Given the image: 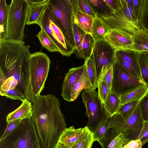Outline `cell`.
I'll use <instances>...</instances> for the list:
<instances>
[{
    "label": "cell",
    "mask_w": 148,
    "mask_h": 148,
    "mask_svg": "<svg viewBox=\"0 0 148 148\" xmlns=\"http://www.w3.org/2000/svg\"><path fill=\"white\" fill-rule=\"evenodd\" d=\"M148 92V86L143 85L133 91L123 94L120 97V105L131 101L140 100Z\"/></svg>",
    "instance_id": "603a6c76"
},
{
    "label": "cell",
    "mask_w": 148,
    "mask_h": 148,
    "mask_svg": "<svg viewBox=\"0 0 148 148\" xmlns=\"http://www.w3.org/2000/svg\"><path fill=\"white\" fill-rule=\"evenodd\" d=\"M115 62L126 73L134 77L141 79L133 68L123 59L116 51L115 56Z\"/></svg>",
    "instance_id": "d6a6232c"
},
{
    "label": "cell",
    "mask_w": 148,
    "mask_h": 148,
    "mask_svg": "<svg viewBox=\"0 0 148 148\" xmlns=\"http://www.w3.org/2000/svg\"><path fill=\"white\" fill-rule=\"evenodd\" d=\"M115 12L121 9L122 7L121 0H105Z\"/></svg>",
    "instance_id": "7dc6e473"
},
{
    "label": "cell",
    "mask_w": 148,
    "mask_h": 148,
    "mask_svg": "<svg viewBox=\"0 0 148 148\" xmlns=\"http://www.w3.org/2000/svg\"><path fill=\"white\" fill-rule=\"evenodd\" d=\"M87 0L98 17H108L113 15L115 12L114 10L105 0Z\"/></svg>",
    "instance_id": "ffe728a7"
},
{
    "label": "cell",
    "mask_w": 148,
    "mask_h": 148,
    "mask_svg": "<svg viewBox=\"0 0 148 148\" xmlns=\"http://www.w3.org/2000/svg\"><path fill=\"white\" fill-rule=\"evenodd\" d=\"M143 146L140 139L131 140L123 148H142Z\"/></svg>",
    "instance_id": "c3c4849f"
},
{
    "label": "cell",
    "mask_w": 148,
    "mask_h": 148,
    "mask_svg": "<svg viewBox=\"0 0 148 148\" xmlns=\"http://www.w3.org/2000/svg\"><path fill=\"white\" fill-rule=\"evenodd\" d=\"M73 11V21L87 33L90 34L93 18L82 12L79 8L77 0H71Z\"/></svg>",
    "instance_id": "9a60e30c"
},
{
    "label": "cell",
    "mask_w": 148,
    "mask_h": 148,
    "mask_svg": "<svg viewBox=\"0 0 148 148\" xmlns=\"http://www.w3.org/2000/svg\"><path fill=\"white\" fill-rule=\"evenodd\" d=\"M86 70V64L70 69L65 74L62 86L61 96L65 101L71 102L73 87Z\"/></svg>",
    "instance_id": "5bb4252c"
},
{
    "label": "cell",
    "mask_w": 148,
    "mask_h": 148,
    "mask_svg": "<svg viewBox=\"0 0 148 148\" xmlns=\"http://www.w3.org/2000/svg\"><path fill=\"white\" fill-rule=\"evenodd\" d=\"M98 96L103 104L110 93L106 83L101 80L98 81Z\"/></svg>",
    "instance_id": "74e56055"
},
{
    "label": "cell",
    "mask_w": 148,
    "mask_h": 148,
    "mask_svg": "<svg viewBox=\"0 0 148 148\" xmlns=\"http://www.w3.org/2000/svg\"></svg>",
    "instance_id": "f5cc1de1"
},
{
    "label": "cell",
    "mask_w": 148,
    "mask_h": 148,
    "mask_svg": "<svg viewBox=\"0 0 148 148\" xmlns=\"http://www.w3.org/2000/svg\"><path fill=\"white\" fill-rule=\"evenodd\" d=\"M140 108L143 118L145 121H148V92L141 99Z\"/></svg>",
    "instance_id": "ee69618b"
},
{
    "label": "cell",
    "mask_w": 148,
    "mask_h": 148,
    "mask_svg": "<svg viewBox=\"0 0 148 148\" xmlns=\"http://www.w3.org/2000/svg\"><path fill=\"white\" fill-rule=\"evenodd\" d=\"M81 96L82 102L86 108L85 115L88 118L86 126L93 133L103 121L108 119L103 104L96 89L91 87L84 89Z\"/></svg>",
    "instance_id": "ba28073f"
},
{
    "label": "cell",
    "mask_w": 148,
    "mask_h": 148,
    "mask_svg": "<svg viewBox=\"0 0 148 148\" xmlns=\"http://www.w3.org/2000/svg\"><path fill=\"white\" fill-rule=\"evenodd\" d=\"M29 4L27 0H12L8 5L4 37L3 39L23 40Z\"/></svg>",
    "instance_id": "277c9868"
},
{
    "label": "cell",
    "mask_w": 148,
    "mask_h": 148,
    "mask_svg": "<svg viewBox=\"0 0 148 148\" xmlns=\"http://www.w3.org/2000/svg\"><path fill=\"white\" fill-rule=\"evenodd\" d=\"M29 4H38L43 3L47 0H27Z\"/></svg>",
    "instance_id": "681fc988"
},
{
    "label": "cell",
    "mask_w": 148,
    "mask_h": 148,
    "mask_svg": "<svg viewBox=\"0 0 148 148\" xmlns=\"http://www.w3.org/2000/svg\"><path fill=\"white\" fill-rule=\"evenodd\" d=\"M31 119L34 124L41 148H55L66 128L59 99L49 94L35 97L32 102Z\"/></svg>",
    "instance_id": "6da1fadb"
},
{
    "label": "cell",
    "mask_w": 148,
    "mask_h": 148,
    "mask_svg": "<svg viewBox=\"0 0 148 148\" xmlns=\"http://www.w3.org/2000/svg\"><path fill=\"white\" fill-rule=\"evenodd\" d=\"M0 94L12 99L18 100L21 101L26 99L24 93L16 87L8 91L0 90Z\"/></svg>",
    "instance_id": "d590c367"
},
{
    "label": "cell",
    "mask_w": 148,
    "mask_h": 148,
    "mask_svg": "<svg viewBox=\"0 0 148 148\" xmlns=\"http://www.w3.org/2000/svg\"><path fill=\"white\" fill-rule=\"evenodd\" d=\"M131 140L126 138L123 134L121 133L113 139L107 148H123Z\"/></svg>",
    "instance_id": "8d00e7d4"
},
{
    "label": "cell",
    "mask_w": 148,
    "mask_h": 148,
    "mask_svg": "<svg viewBox=\"0 0 148 148\" xmlns=\"http://www.w3.org/2000/svg\"><path fill=\"white\" fill-rule=\"evenodd\" d=\"M134 43L130 50L138 53L148 51V32L142 29L134 35Z\"/></svg>",
    "instance_id": "44dd1931"
},
{
    "label": "cell",
    "mask_w": 148,
    "mask_h": 148,
    "mask_svg": "<svg viewBox=\"0 0 148 148\" xmlns=\"http://www.w3.org/2000/svg\"><path fill=\"white\" fill-rule=\"evenodd\" d=\"M143 1V0H133V1L132 14L134 19L138 23Z\"/></svg>",
    "instance_id": "b9f144b4"
},
{
    "label": "cell",
    "mask_w": 148,
    "mask_h": 148,
    "mask_svg": "<svg viewBox=\"0 0 148 148\" xmlns=\"http://www.w3.org/2000/svg\"><path fill=\"white\" fill-rule=\"evenodd\" d=\"M140 102L131 116L126 121H125L123 134L126 139H137L143 128L145 121L141 113Z\"/></svg>",
    "instance_id": "4fadbf2b"
},
{
    "label": "cell",
    "mask_w": 148,
    "mask_h": 148,
    "mask_svg": "<svg viewBox=\"0 0 148 148\" xmlns=\"http://www.w3.org/2000/svg\"><path fill=\"white\" fill-rule=\"evenodd\" d=\"M0 148H41L32 119L23 120L12 133L0 141Z\"/></svg>",
    "instance_id": "5b68a950"
},
{
    "label": "cell",
    "mask_w": 148,
    "mask_h": 148,
    "mask_svg": "<svg viewBox=\"0 0 148 148\" xmlns=\"http://www.w3.org/2000/svg\"><path fill=\"white\" fill-rule=\"evenodd\" d=\"M140 100L134 101L120 105L116 113L120 115L124 121H126L132 114Z\"/></svg>",
    "instance_id": "f546056e"
},
{
    "label": "cell",
    "mask_w": 148,
    "mask_h": 148,
    "mask_svg": "<svg viewBox=\"0 0 148 148\" xmlns=\"http://www.w3.org/2000/svg\"><path fill=\"white\" fill-rule=\"evenodd\" d=\"M139 139L142 145L148 142V121H145L143 128L137 139Z\"/></svg>",
    "instance_id": "bcb514c9"
},
{
    "label": "cell",
    "mask_w": 148,
    "mask_h": 148,
    "mask_svg": "<svg viewBox=\"0 0 148 148\" xmlns=\"http://www.w3.org/2000/svg\"><path fill=\"white\" fill-rule=\"evenodd\" d=\"M7 78L1 70H0V87L1 86Z\"/></svg>",
    "instance_id": "f907efd6"
},
{
    "label": "cell",
    "mask_w": 148,
    "mask_h": 148,
    "mask_svg": "<svg viewBox=\"0 0 148 148\" xmlns=\"http://www.w3.org/2000/svg\"><path fill=\"white\" fill-rule=\"evenodd\" d=\"M36 24L46 33L63 56L69 57L74 53L75 49L66 40L48 4Z\"/></svg>",
    "instance_id": "8992f818"
},
{
    "label": "cell",
    "mask_w": 148,
    "mask_h": 148,
    "mask_svg": "<svg viewBox=\"0 0 148 148\" xmlns=\"http://www.w3.org/2000/svg\"><path fill=\"white\" fill-rule=\"evenodd\" d=\"M22 101L21 104L18 107L8 114L6 118L7 122L18 119L23 120L31 119L33 112L31 103L26 99Z\"/></svg>",
    "instance_id": "2e32d148"
},
{
    "label": "cell",
    "mask_w": 148,
    "mask_h": 148,
    "mask_svg": "<svg viewBox=\"0 0 148 148\" xmlns=\"http://www.w3.org/2000/svg\"><path fill=\"white\" fill-rule=\"evenodd\" d=\"M73 28L76 48L83 40L87 33L74 21L73 22Z\"/></svg>",
    "instance_id": "ab89813d"
},
{
    "label": "cell",
    "mask_w": 148,
    "mask_h": 148,
    "mask_svg": "<svg viewBox=\"0 0 148 148\" xmlns=\"http://www.w3.org/2000/svg\"><path fill=\"white\" fill-rule=\"evenodd\" d=\"M138 62L142 79L148 86V51L138 53Z\"/></svg>",
    "instance_id": "83f0119b"
},
{
    "label": "cell",
    "mask_w": 148,
    "mask_h": 148,
    "mask_svg": "<svg viewBox=\"0 0 148 148\" xmlns=\"http://www.w3.org/2000/svg\"><path fill=\"white\" fill-rule=\"evenodd\" d=\"M120 103L119 97L114 93L111 92L110 94L105 103L103 104L108 119L116 113Z\"/></svg>",
    "instance_id": "d4e9b609"
},
{
    "label": "cell",
    "mask_w": 148,
    "mask_h": 148,
    "mask_svg": "<svg viewBox=\"0 0 148 148\" xmlns=\"http://www.w3.org/2000/svg\"><path fill=\"white\" fill-rule=\"evenodd\" d=\"M55 148H69V147L64 143L58 141Z\"/></svg>",
    "instance_id": "816d5d0a"
},
{
    "label": "cell",
    "mask_w": 148,
    "mask_h": 148,
    "mask_svg": "<svg viewBox=\"0 0 148 148\" xmlns=\"http://www.w3.org/2000/svg\"><path fill=\"white\" fill-rule=\"evenodd\" d=\"M112 71L111 92L119 97L145 84L142 79L134 77L125 72L116 62L112 65Z\"/></svg>",
    "instance_id": "8fae6325"
},
{
    "label": "cell",
    "mask_w": 148,
    "mask_h": 148,
    "mask_svg": "<svg viewBox=\"0 0 148 148\" xmlns=\"http://www.w3.org/2000/svg\"><path fill=\"white\" fill-rule=\"evenodd\" d=\"M112 79V66H111L104 73L100 79L99 80H101L106 83L110 93Z\"/></svg>",
    "instance_id": "7bdbcfd3"
},
{
    "label": "cell",
    "mask_w": 148,
    "mask_h": 148,
    "mask_svg": "<svg viewBox=\"0 0 148 148\" xmlns=\"http://www.w3.org/2000/svg\"><path fill=\"white\" fill-rule=\"evenodd\" d=\"M18 82L13 77L7 78L3 85L0 87V90L8 91L12 90L18 85Z\"/></svg>",
    "instance_id": "f6af8a7d"
},
{
    "label": "cell",
    "mask_w": 148,
    "mask_h": 148,
    "mask_svg": "<svg viewBox=\"0 0 148 148\" xmlns=\"http://www.w3.org/2000/svg\"><path fill=\"white\" fill-rule=\"evenodd\" d=\"M36 36L42 47L48 51L59 52V49L43 30L41 29Z\"/></svg>",
    "instance_id": "4dcf8cb0"
},
{
    "label": "cell",
    "mask_w": 148,
    "mask_h": 148,
    "mask_svg": "<svg viewBox=\"0 0 148 148\" xmlns=\"http://www.w3.org/2000/svg\"><path fill=\"white\" fill-rule=\"evenodd\" d=\"M77 4L79 8L83 13L92 17L93 18L97 16L87 0H77Z\"/></svg>",
    "instance_id": "f35d334b"
},
{
    "label": "cell",
    "mask_w": 148,
    "mask_h": 148,
    "mask_svg": "<svg viewBox=\"0 0 148 148\" xmlns=\"http://www.w3.org/2000/svg\"><path fill=\"white\" fill-rule=\"evenodd\" d=\"M95 41L91 34L87 33L75 49L74 53L76 58L85 60L89 58L92 52Z\"/></svg>",
    "instance_id": "ac0fdd59"
},
{
    "label": "cell",
    "mask_w": 148,
    "mask_h": 148,
    "mask_svg": "<svg viewBox=\"0 0 148 148\" xmlns=\"http://www.w3.org/2000/svg\"><path fill=\"white\" fill-rule=\"evenodd\" d=\"M138 23L141 29L148 32V0H143Z\"/></svg>",
    "instance_id": "836d02e7"
},
{
    "label": "cell",
    "mask_w": 148,
    "mask_h": 148,
    "mask_svg": "<svg viewBox=\"0 0 148 148\" xmlns=\"http://www.w3.org/2000/svg\"><path fill=\"white\" fill-rule=\"evenodd\" d=\"M134 35L125 31L110 29L104 39L116 50H130L134 43Z\"/></svg>",
    "instance_id": "7c38bea8"
},
{
    "label": "cell",
    "mask_w": 148,
    "mask_h": 148,
    "mask_svg": "<svg viewBox=\"0 0 148 148\" xmlns=\"http://www.w3.org/2000/svg\"><path fill=\"white\" fill-rule=\"evenodd\" d=\"M84 63L90 85L93 88L96 89L98 88V79L92 52L90 56L85 60Z\"/></svg>",
    "instance_id": "484cf974"
},
{
    "label": "cell",
    "mask_w": 148,
    "mask_h": 148,
    "mask_svg": "<svg viewBox=\"0 0 148 148\" xmlns=\"http://www.w3.org/2000/svg\"><path fill=\"white\" fill-rule=\"evenodd\" d=\"M84 130V127L75 129L73 126L66 128L62 132L58 141L64 143L69 148H72L80 138Z\"/></svg>",
    "instance_id": "e0dca14e"
},
{
    "label": "cell",
    "mask_w": 148,
    "mask_h": 148,
    "mask_svg": "<svg viewBox=\"0 0 148 148\" xmlns=\"http://www.w3.org/2000/svg\"><path fill=\"white\" fill-rule=\"evenodd\" d=\"M51 63L48 55L41 51L31 53L25 71L24 94L33 102L44 88Z\"/></svg>",
    "instance_id": "3957f363"
},
{
    "label": "cell",
    "mask_w": 148,
    "mask_h": 148,
    "mask_svg": "<svg viewBox=\"0 0 148 148\" xmlns=\"http://www.w3.org/2000/svg\"><path fill=\"white\" fill-rule=\"evenodd\" d=\"M84 128V132L78 142L72 148H91L95 142L93 133L86 126Z\"/></svg>",
    "instance_id": "f1b7e54d"
},
{
    "label": "cell",
    "mask_w": 148,
    "mask_h": 148,
    "mask_svg": "<svg viewBox=\"0 0 148 148\" xmlns=\"http://www.w3.org/2000/svg\"><path fill=\"white\" fill-rule=\"evenodd\" d=\"M122 7L110 16L102 18L112 29L124 31L134 35L141 29L139 23L134 19L131 7L126 0H121Z\"/></svg>",
    "instance_id": "9c48e42d"
},
{
    "label": "cell",
    "mask_w": 148,
    "mask_h": 148,
    "mask_svg": "<svg viewBox=\"0 0 148 148\" xmlns=\"http://www.w3.org/2000/svg\"><path fill=\"white\" fill-rule=\"evenodd\" d=\"M8 5L5 0H0V39L4 38L8 15Z\"/></svg>",
    "instance_id": "1f68e13d"
},
{
    "label": "cell",
    "mask_w": 148,
    "mask_h": 148,
    "mask_svg": "<svg viewBox=\"0 0 148 148\" xmlns=\"http://www.w3.org/2000/svg\"><path fill=\"white\" fill-rule=\"evenodd\" d=\"M116 51L123 59L130 65L142 79L138 62V53L131 50H116Z\"/></svg>",
    "instance_id": "cb8c5ba5"
},
{
    "label": "cell",
    "mask_w": 148,
    "mask_h": 148,
    "mask_svg": "<svg viewBox=\"0 0 148 148\" xmlns=\"http://www.w3.org/2000/svg\"><path fill=\"white\" fill-rule=\"evenodd\" d=\"M25 44L23 40L0 41V70L7 78L13 77L18 82L16 88L24 93L25 71L31 54L30 46Z\"/></svg>",
    "instance_id": "7a4b0ae2"
},
{
    "label": "cell",
    "mask_w": 148,
    "mask_h": 148,
    "mask_svg": "<svg viewBox=\"0 0 148 148\" xmlns=\"http://www.w3.org/2000/svg\"><path fill=\"white\" fill-rule=\"evenodd\" d=\"M116 50L104 39L95 41L92 53L98 81L115 62Z\"/></svg>",
    "instance_id": "30bf717a"
},
{
    "label": "cell",
    "mask_w": 148,
    "mask_h": 148,
    "mask_svg": "<svg viewBox=\"0 0 148 148\" xmlns=\"http://www.w3.org/2000/svg\"><path fill=\"white\" fill-rule=\"evenodd\" d=\"M48 5L67 40L75 49L73 28V11L71 0H49Z\"/></svg>",
    "instance_id": "52a82bcc"
},
{
    "label": "cell",
    "mask_w": 148,
    "mask_h": 148,
    "mask_svg": "<svg viewBox=\"0 0 148 148\" xmlns=\"http://www.w3.org/2000/svg\"><path fill=\"white\" fill-rule=\"evenodd\" d=\"M110 124V122L108 119L103 121L100 126L93 133L94 141H97L99 142L103 139L109 127Z\"/></svg>",
    "instance_id": "e575fe53"
},
{
    "label": "cell",
    "mask_w": 148,
    "mask_h": 148,
    "mask_svg": "<svg viewBox=\"0 0 148 148\" xmlns=\"http://www.w3.org/2000/svg\"><path fill=\"white\" fill-rule=\"evenodd\" d=\"M92 87L88 79L87 70L74 86L72 92L71 102L73 101L78 97L82 90L86 88Z\"/></svg>",
    "instance_id": "4316f807"
},
{
    "label": "cell",
    "mask_w": 148,
    "mask_h": 148,
    "mask_svg": "<svg viewBox=\"0 0 148 148\" xmlns=\"http://www.w3.org/2000/svg\"><path fill=\"white\" fill-rule=\"evenodd\" d=\"M49 0L38 4H29L28 9L26 25L36 24L38 19L46 7Z\"/></svg>",
    "instance_id": "7402d4cb"
},
{
    "label": "cell",
    "mask_w": 148,
    "mask_h": 148,
    "mask_svg": "<svg viewBox=\"0 0 148 148\" xmlns=\"http://www.w3.org/2000/svg\"><path fill=\"white\" fill-rule=\"evenodd\" d=\"M22 120L21 119H18L8 122L6 127L0 138V141L4 139L12 133L18 127Z\"/></svg>",
    "instance_id": "60d3db41"
},
{
    "label": "cell",
    "mask_w": 148,
    "mask_h": 148,
    "mask_svg": "<svg viewBox=\"0 0 148 148\" xmlns=\"http://www.w3.org/2000/svg\"><path fill=\"white\" fill-rule=\"evenodd\" d=\"M111 27L102 18L97 16L93 18L90 34L95 40L104 39Z\"/></svg>",
    "instance_id": "d6986e66"
}]
</instances>
